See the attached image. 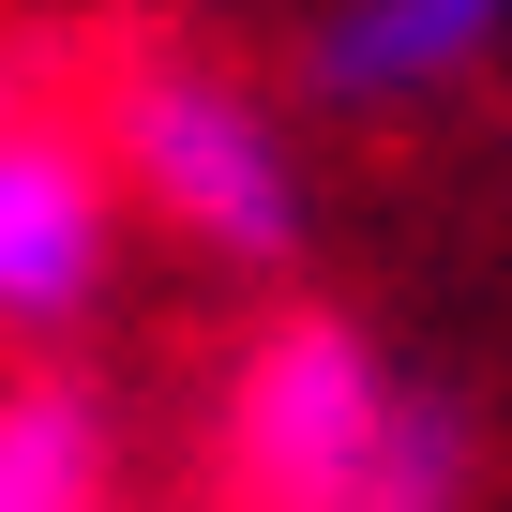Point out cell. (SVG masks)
<instances>
[{"instance_id":"6","label":"cell","mask_w":512,"mask_h":512,"mask_svg":"<svg viewBox=\"0 0 512 512\" xmlns=\"http://www.w3.org/2000/svg\"><path fill=\"white\" fill-rule=\"evenodd\" d=\"M0 106H16V61H0Z\"/></svg>"},{"instance_id":"2","label":"cell","mask_w":512,"mask_h":512,"mask_svg":"<svg viewBox=\"0 0 512 512\" xmlns=\"http://www.w3.org/2000/svg\"><path fill=\"white\" fill-rule=\"evenodd\" d=\"M91 136H106L121 196L181 256H211V272H241V287H302V256H317V166L287 151V106L256 76H226L196 46H121L91 76Z\"/></svg>"},{"instance_id":"3","label":"cell","mask_w":512,"mask_h":512,"mask_svg":"<svg viewBox=\"0 0 512 512\" xmlns=\"http://www.w3.org/2000/svg\"><path fill=\"white\" fill-rule=\"evenodd\" d=\"M121 226H136V196H121L91 106H0V347L16 362H46L106 317Z\"/></svg>"},{"instance_id":"1","label":"cell","mask_w":512,"mask_h":512,"mask_svg":"<svg viewBox=\"0 0 512 512\" xmlns=\"http://www.w3.org/2000/svg\"><path fill=\"white\" fill-rule=\"evenodd\" d=\"M226 512H482V422L347 302H272L211 392Z\"/></svg>"},{"instance_id":"4","label":"cell","mask_w":512,"mask_h":512,"mask_svg":"<svg viewBox=\"0 0 512 512\" xmlns=\"http://www.w3.org/2000/svg\"><path fill=\"white\" fill-rule=\"evenodd\" d=\"M497 61H512V0H317L287 46V91L317 121H407Z\"/></svg>"},{"instance_id":"5","label":"cell","mask_w":512,"mask_h":512,"mask_svg":"<svg viewBox=\"0 0 512 512\" xmlns=\"http://www.w3.org/2000/svg\"><path fill=\"white\" fill-rule=\"evenodd\" d=\"M0 512H121V407L61 347L0 377Z\"/></svg>"}]
</instances>
